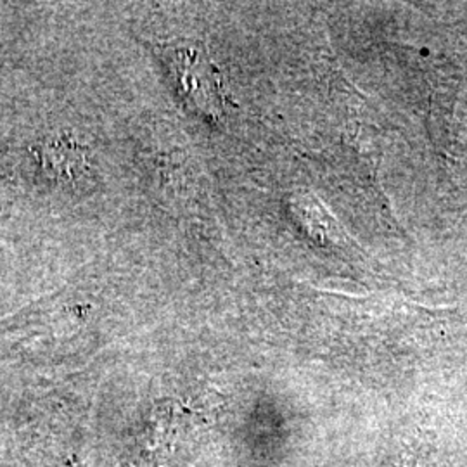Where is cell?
Here are the masks:
<instances>
[{
	"label": "cell",
	"mask_w": 467,
	"mask_h": 467,
	"mask_svg": "<svg viewBox=\"0 0 467 467\" xmlns=\"http://www.w3.org/2000/svg\"><path fill=\"white\" fill-rule=\"evenodd\" d=\"M158 52L185 104L206 119H222L227 94L208 49L196 40H175L161 44Z\"/></svg>",
	"instance_id": "6da1fadb"
},
{
	"label": "cell",
	"mask_w": 467,
	"mask_h": 467,
	"mask_svg": "<svg viewBox=\"0 0 467 467\" xmlns=\"http://www.w3.org/2000/svg\"><path fill=\"white\" fill-rule=\"evenodd\" d=\"M44 160L54 173L67 181L78 179L87 168L85 150L77 142L65 139H54L44 144Z\"/></svg>",
	"instance_id": "7a4b0ae2"
},
{
	"label": "cell",
	"mask_w": 467,
	"mask_h": 467,
	"mask_svg": "<svg viewBox=\"0 0 467 467\" xmlns=\"http://www.w3.org/2000/svg\"><path fill=\"white\" fill-rule=\"evenodd\" d=\"M61 467H82V466H78V464H67V466H61Z\"/></svg>",
	"instance_id": "3957f363"
},
{
	"label": "cell",
	"mask_w": 467,
	"mask_h": 467,
	"mask_svg": "<svg viewBox=\"0 0 467 467\" xmlns=\"http://www.w3.org/2000/svg\"><path fill=\"white\" fill-rule=\"evenodd\" d=\"M400 467H409V466H400Z\"/></svg>",
	"instance_id": "277c9868"
}]
</instances>
